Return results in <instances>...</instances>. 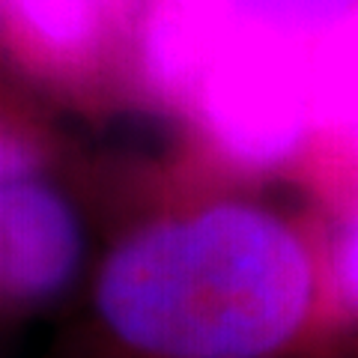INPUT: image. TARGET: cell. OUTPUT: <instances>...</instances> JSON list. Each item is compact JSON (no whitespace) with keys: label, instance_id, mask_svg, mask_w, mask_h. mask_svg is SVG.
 <instances>
[{"label":"cell","instance_id":"6da1fadb","mask_svg":"<svg viewBox=\"0 0 358 358\" xmlns=\"http://www.w3.org/2000/svg\"><path fill=\"white\" fill-rule=\"evenodd\" d=\"M81 346L93 358L331 355L322 248L236 194L164 197L93 251Z\"/></svg>","mask_w":358,"mask_h":358},{"label":"cell","instance_id":"7a4b0ae2","mask_svg":"<svg viewBox=\"0 0 358 358\" xmlns=\"http://www.w3.org/2000/svg\"><path fill=\"white\" fill-rule=\"evenodd\" d=\"M313 45L224 33L173 114L209 159L239 173L284 167L313 138Z\"/></svg>","mask_w":358,"mask_h":358},{"label":"cell","instance_id":"3957f363","mask_svg":"<svg viewBox=\"0 0 358 358\" xmlns=\"http://www.w3.org/2000/svg\"><path fill=\"white\" fill-rule=\"evenodd\" d=\"M147 0H0V72L60 117L131 96L134 30Z\"/></svg>","mask_w":358,"mask_h":358},{"label":"cell","instance_id":"277c9868","mask_svg":"<svg viewBox=\"0 0 358 358\" xmlns=\"http://www.w3.org/2000/svg\"><path fill=\"white\" fill-rule=\"evenodd\" d=\"M93 230L66 173L0 179V326L60 310L93 263Z\"/></svg>","mask_w":358,"mask_h":358},{"label":"cell","instance_id":"5b68a950","mask_svg":"<svg viewBox=\"0 0 358 358\" xmlns=\"http://www.w3.org/2000/svg\"><path fill=\"white\" fill-rule=\"evenodd\" d=\"M150 3L182 24L188 36H194L197 66L203 60L209 39L224 33H257V36L317 45L358 9V0H150Z\"/></svg>","mask_w":358,"mask_h":358},{"label":"cell","instance_id":"8992f818","mask_svg":"<svg viewBox=\"0 0 358 358\" xmlns=\"http://www.w3.org/2000/svg\"><path fill=\"white\" fill-rule=\"evenodd\" d=\"M310 81L313 138L358 167V9L313 45Z\"/></svg>","mask_w":358,"mask_h":358},{"label":"cell","instance_id":"52a82bcc","mask_svg":"<svg viewBox=\"0 0 358 358\" xmlns=\"http://www.w3.org/2000/svg\"><path fill=\"white\" fill-rule=\"evenodd\" d=\"M63 117L0 72V179L66 173L72 162Z\"/></svg>","mask_w":358,"mask_h":358},{"label":"cell","instance_id":"ba28073f","mask_svg":"<svg viewBox=\"0 0 358 358\" xmlns=\"http://www.w3.org/2000/svg\"><path fill=\"white\" fill-rule=\"evenodd\" d=\"M322 266L338 326H358V203L338 221L322 248Z\"/></svg>","mask_w":358,"mask_h":358},{"label":"cell","instance_id":"9c48e42d","mask_svg":"<svg viewBox=\"0 0 358 358\" xmlns=\"http://www.w3.org/2000/svg\"><path fill=\"white\" fill-rule=\"evenodd\" d=\"M308 358H334V355H308Z\"/></svg>","mask_w":358,"mask_h":358}]
</instances>
